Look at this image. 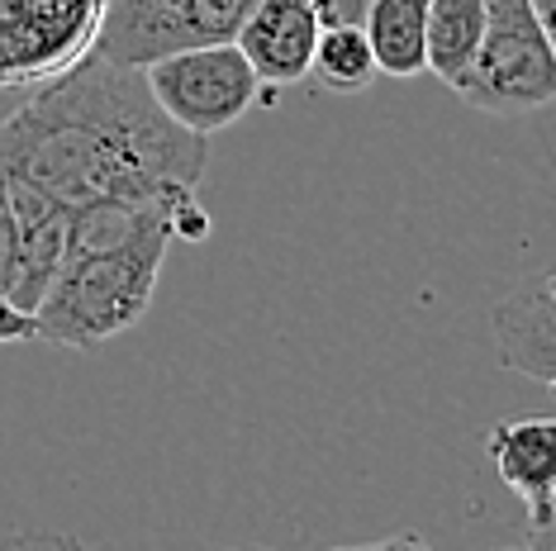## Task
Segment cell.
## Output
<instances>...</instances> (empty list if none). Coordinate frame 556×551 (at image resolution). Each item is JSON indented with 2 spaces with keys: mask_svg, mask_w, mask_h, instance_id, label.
<instances>
[{
  "mask_svg": "<svg viewBox=\"0 0 556 551\" xmlns=\"http://www.w3.org/2000/svg\"><path fill=\"white\" fill-rule=\"evenodd\" d=\"M0 143L10 177L67 215L100 200L195 191L210 162V138L157 105L143 67L100 53L24 95L15 115L0 119Z\"/></svg>",
  "mask_w": 556,
  "mask_h": 551,
  "instance_id": "cell-1",
  "label": "cell"
},
{
  "mask_svg": "<svg viewBox=\"0 0 556 551\" xmlns=\"http://www.w3.org/2000/svg\"><path fill=\"white\" fill-rule=\"evenodd\" d=\"M210 215L195 191L100 200L67 215V253L34 309L39 337L96 353L153 309L157 276L176 238H205Z\"/></svg>",
  "mask_w": 556,
  "mask_h": 551,
  "instance_id": "cell-2",
  "label": "cell"
},
{
  "mask_svg": "<svg viewBox=\"0 0 556 551\" xmlns=\"http://www.w3.org/2000/svg\"><path fill=\"white\" fill-rule=\"evenodd\" d=\"M452 91L480 115H533L552 105L556 53L533 15V0H485V34Z\"/></svg>",
  "mask_w": 556,
  "mask_h": 551,
  "instance_id": "cell-3",
  "label": "cell"
},
{
  "mask_svg": "<svg viewBox=\"0 0 556 551\" xmlns=\"http://www.w3.org/2000/svg\"><path fill=\"white\" fill-rule=\"evenodd\" d=\"M110 0H0V91H39L86 62Z\"/></svg>",
  "mask_w": 556,
  "mask_h": 551,
  "instance_id": "cell-4",
  "label": "cell"
},
{
  "mask_svg": "<svg viewBox=\"0 0 556 551\" xmlns=\"http://www.w3.org/2000/svg\"><path fill=\"white\" fill-rule=\"evenodd\" d=\"M143 77H148V91L157 95V105L181 129H191L200 138L233 129L252 110V100L262 95L257 72H252V62L233 39L162 53L143 67Z\"/></svg>",
  "mask_w": 556,
  "mask_h": 551,
  "instance_id": "cell-5",
  "label": "cell"
},
{
  "mask_svg": "<svg viewBox=\"0 0 556 551\" xmlns=\"http://www.w3.org/2000/svg\"><path fill=\"white\" fill-rule=\"evenodd\" d=\"M252 5L257 0H110L96 53L148 67L176 48L233 39Z\"/></svg>",
  "mask_w": 556,
  "mask_h": 551,
  "instance_id": "cell-6",
  "label": "cell"
},
{
  "mask_svg": "<svg viewBox=\"0 0 556 551\" xmlns=\"http://www.w3.org/2000/svg\"><path fill=\"white\" fill-rule=\"evenodd\" d=\"M319 29L324 0H257L238 24L233 43L243 48L262 86H300L309 77Z\"/></svg>",
  "mask_w": 556,
  "mask_h": 551,
  "instance_id": "cell-7",
  "label": "cell"
},
{
  "mask_svg": "<svg viewBox=\"0 0 556 551\" xmlns=\"http://www.w3.org/2000/svg\"><path fill=\"white\" fill-rule=\"evenodd\" d=\"M485 452L500 480L523 499L528 528H542L556 513V419L495 423L485 433Z\"/></svg>",
  "mask_w": 556,
  "mask_h": 551,
  "instance_id": "cell-8",
  "label": "cell"
},
{
  "mask_svg": "<svg viewBox=\"0 0 556 551\" xmlns=\"http://www.w3.org/2000/svg\"><path fill=\"white\" fill-rule=\"evenodd\" d=\"M500 367L552 385L556 381V295L552 285L533 276L518 291H509L490 315Z\"/></svg>",
  "mask_w": 556,
  "mask_h": 551,
  "instance_id": "cell-9",
  "label": "cell"
},
{
  "mask_svg": "<svg viewBox=\"0 0 556 551\" xmlns=\"http://www.w3.org/2000/svg\"><path fill=\"white\" fill-rule=\"evenodd\" d=\"M362 29L381 77L409 81L428 72V0H371Z\"/></svg>",
  "mask_w": 556,
  "mask_h": 551,
  "instance_id": "cell-10",
  "label": "cell"
},
{
  "mask_svg": "<svg viewBox=\"0 0 556 551\" xmlns=\"http://www.w3.org/2000/svg\"><path fill=\"white\" fill-rule=\"evenodd\" d=\"M309 77L328 86V91H366L381 72H376V53L371 39H366L362 20H343L328 15L319 29V43H314V62Z\"/></svg>",
  "mask_w": 556,
  "mask_h": 551,
  "instance_id": "cell-11",
  "label": "cell"
},
{
  "mask_svg": "<svg viewBox=\"0 0 556 551\" xmlns=\"http://www.w3.org/2000/svg\"><path fill=\"white\" fill-rule=\"evenodd\" d=\"M485 34V0H428V72L457 81Z\"/></svg>",
  "mask_w": 556,
  "mask_h": 551,
  "instance_id": "cell-12",
  "label": "cell"
},
{
  "mask_svg": "<svg viewBox=\"0 0 556 551\" xmlns=\"http://www.w3.org/2000/svg\"><path fill=\"white\" fill-rule=\"evenodd\" d=\"M15 257H20V223H15V200H10L5 143H0V291L5 295H10V281H15Z\"/></svg>",
  "mask_w": 556,
  "mask_h": 551,
  "instance_id": "cell-13",
  "label": "cell"
},
{
  "mask_svg": "<svg viewBox=\"0 0 556 551\" xmlns=\"http://www.w3.org/2000/svg\"><path fill=\"white\" fill-rule=\"evenodd\" d=\"M29 337H39V323H34V315L0 291V343H29Z\"/></svg>",
  "mask_w": 556,
  "mask_h": 551,
  "instance_id": "cell-14",
  "label": "cell"
},
{
  "mask_svg": "<svg viewBox=\"0 0 556 551\" xmlns=\"http://www.w3.org/2000/svg\"><path fill=\"white\" fill-rule=\"evenodd\" d=\"M533 15H538L542 34H547V43H552V53H556V0H533Z\"/></svg>",
  "mask_w": 556,
  "mask_h": 551,
  "instance_id": "cell-15",
  "label": "cell"
},
{
  "mask_svg": "<svg viewBox=\"0 0 556 551\" xmlns=\"http://www.w3.org/2000/svg\"><path fill=\"white\" fill-rule=\"evenodd\" d=\"M528 542H533L538 551H556V513L542 523V528H528Z\"/></svg>",
  "mask_w": 556,
  "mask_h": 551,
  "instance_id": "cell-16",
  "label": "cell"
},
{
  "mask_svg": "<svg viewBox=\"0 0 556 551\" xmlns=\"http://www.w3.org/2000/svg\"><path fill=\"white\" fill-rule=\"evenodd\" d=\"M542 281H547V285H552V295H556V271H547V276H542Z\"/></svg>",
  "mask_w": 556,
  "mask_h": 551,
  "instance_id": "cell-17",
  "label": "cell"
},
{
  "mask_svg": "<svg viewBox=\"0 0 556 551\" xmlns=\"http://www.w3.org/2000/svg\"><path fill=\"white\" fill-rule=\"evenodd\" d=\"M552 390H556V381H552Z\"/></svg>",
  "mask_w": 556,
  "mask_h": 551,
  "instance_id": "cell-18",
  "label": "cell"
}]
</instances>
